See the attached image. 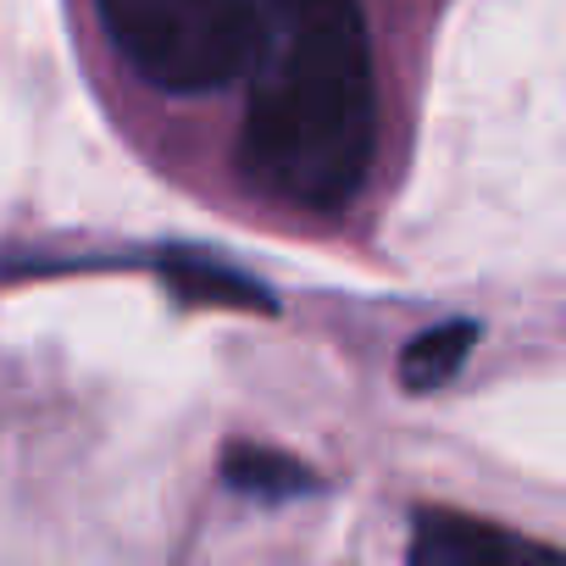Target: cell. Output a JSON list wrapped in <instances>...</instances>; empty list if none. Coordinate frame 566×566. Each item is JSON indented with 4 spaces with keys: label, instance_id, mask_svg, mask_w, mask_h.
<instances>
[{
    "label": "cell",
    "instance_id": "6da1fadb",
    "mask_svg": "<svg viewBox=\"0 0 566 566\" xmlns=\"http://www.w3.org/2000/svg\"><path fill=\"white\" fill-rule=\"evenodd\" d=\"M239 167L301 211H345L373 172L378 84L361 0H266Z\"/></svg>",
    "mask_w": 566,
    "mask_h": 566
},
{
    "label": "cell",
    "instance_id": "7a4b0ae2",
    "mask_svg": "<svg viewBox=\"0 0 566 566\" xmlns=\"http://www.w3.org/2000/svg\"><path fill=\"white\" fill-rule=\"evenodd\" d=\"M266 0H101L117 56L167 95L228 90L261 34Z\"/></svg>",
    "mask_w": 566,
    "mask_h": 566
},
{
    "label": "cell",
    "instance_id": "3957f363",
    "mask_svg": "<svg viewBox=\"0 0 566 566\" xmlns=\"http://www.w3.org/2000/svg\"><path fill=\"white\" fill-rule=\"evenodd\" d=\"M527 555H549L544 544L533 538H516L494 522H472V516H417V533H411V560H433V566H505V560H527Z\"/></svg>",
    "mask_w": 566,
    "mask_h": 566
},
{
    "label": "cell",
    "instance_id": "277c9868",
    "mask_svg": "<svg viewBox=\"0 0 566 566\" xmlns=\"http://www.w3.org/2000/svg\"><path fill=\"white\" fill-rule=\"evenodd\" d=\"M472 345H478V323L422 328V334L400 350V384H406V395H433V389H444V384L461 373V361L472 356Z\"/></svg>",
    "mask_w": 566,
    "mask_h": 566
},
{
    "label": "cell",
    "instance_id": "5b68a950",
    "mask_svg": "<svg viewBox=\"0 0 566 566\" xmlns=\"http://www.w3.org/2000/svg\"><path fill=\"white\" fill-rule=\"evenodd\" d=\"M222 478H228V489H239L250 500H295V494L317 489L312 467H301L295 455H277V450H228Z\"/></svg>",
    "mask_w": 566,
    "mask_h": 566
},
{
    "label": "cell",
    "instance_id": "8992f818",
    "mask_svg": "<svg viewBox=\"0 0 566 566\" xmlns=\"http://www.w3.org/2000/svg\"><path fill=\"white\" fill-rule=\"evenodd\" d=\"M167 277L178 283V295L195 301V306H244V312L250 306H272L255 277H244V272H233L222 261H172Z\"/></svg>",
    "mask_w": 566,
    "mask_h": 566
}]
</instances>
